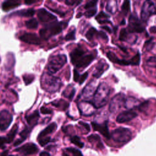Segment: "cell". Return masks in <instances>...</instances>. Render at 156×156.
I'll use <instances>...</instances> for the list:
<instances>
[{
	"mask_svg": "<svg viewBox=\"0 0 156 156\" xmlns=\"http://www.w3.org/2000/svg\"><path fill=\"white\" fill-rule=\"evenodd\" d=\"M109 94L110 88L108 85L105 82L101 83L94 92L91 104L96 108L103 107L107 102Z\"/></svg>",
	"mask_w": 156,
	"mask_h": 156,
	"instance_id": "cell-1",
	"label": "cell"
},
{
	"mask_svg": "<svg viewBox=\"0 0 156 156\" xmlns=\"http://www.w3.org/2000/svg\"><path fill=\"white\" fill-rule=\"evenodd\" d=\"M63 26L66 27L65 23L53 22L40 30V36L43 39L47 40L51 37L57 35L61 32L62 31Z\"/></svg>",
	"mask_w": 156,
	"mask_h": 156,
	"instance_id": "cell-2",
	"label": "cell"
},
{
	"mask_svg": "<svg viewBox=\"0 0 156 156\" xmlns=\"http://www.w3.org/2000/svg\"><path fill=\"white\" fill-rule=\"evenodd\" d=\"M66 57L65 55L58 54L52 56L48 63L47 68L49 74H54L60 69L66 62Z\"/></svg>",
	"mask_w": 156,
	"mask_h": 156,
	"instance_id": "cell-3",
	"label": "cell"
},
{
	"mask_svg": "<svg viewBox=\"0 0 156 156\" xmlns=\"http://www.w3.org/2000/svg\"><path fill=\"white\" fill-rule=\"evenodd\" d=\"M110 136L118 143H127L132 139V133L129 129L120 127L113 130Z\"/></svg>",
	"mask_w": 156,
	"mask_h": 156,
	"instance_id": "cell-4",
	"label": "cell"
},
{
	"mask_svg": "<svg viewBox=\"0 0 156 156\" xmlns=\"http://www.w3.org/2000/svg\"><path fill=\"white\" fill-rule=\"evenodd\" d=\"M153 15H156V4L151 1H144L141 11L142 21H147L149 18Z\"/></svg>",
	"mask_w": 156,
	"mask_h": 156,
	"instance_id": "cell-5",
	"label": "cell"
},
{
	"mask_svg": "<svg viewBox=\"0 0 156 156\" xmlns=\"http://www.w3.org/2000/svg\"><path fill=\"white\" fill-rule=\"evenodd\" d=\"M126 98L124 94L120 93L116 94L111 100L109 105V110L112 113H116L122 106H124Z\"/></svg>",
	"mask_w": 156,
	"mask_h": 156,
	"instance_id": "cell-6",
	"label": "cell"
},
{
	"mask_svg": "<svg viewBox=\"0 0 156 156\" xmlns=\"http://www.w3.org/2000/svg\"><path fill=\"white\" fill-rule=\"evenodd\" d=\"M128 30L132 33H141L144 30V27L136 16L131 15L129 19Z\"/></svg>",
	"mask_w": 156,
	"mask_h": 156,
	"instance_id": "cell-7",
	"label": "cell"
},
{
	"mask_svg": "<svg viewBox=\"0 0 156 156\" xmlns=\"http://www.w3.org/2000/svg\"><path fill=\"white\" fill-rule=\"evenodd\" d=\"M13 119L12 115L6 110H3L0 113V130H5L10 125Z\"/></svg>",
	"mask_w": 156,
	"mask_h": 156,
	"instance_id": "cell-8",
	"label": "cell"
},
{
	"mask_svg": "<svg viewBox=\"0 0 156 156\" xmlns=\"http://www.w3.org/2000/svg\"><path fill=\"white\" fill-rule=\"evenodd\" d=\"M137 116V113L132 110H127L120 113L116 117V121L119 123H124L131 121Z\"/></svg>",
	"mask_w": 156,
	"mask_h": 156,
	"instance_id": "cell-9",
	"label": "cell"
},
{
	"mask_svg": "<svg viewBox=\"0 0 156 156\" xmlns=\"http://www.w3.org/2000/svg\"><path fill=\"white\" fill-rule=\"evenodd\" d=\"M38 151V147L34 143H32L25 144L21 147L15 149V151L20 152L24 155L33 154L37 152Z\"/></svg>",
	"mask_w": 156,
	"mask_h": 156,
	"instance_id": "cell-10",
	"label": "cell"
},
{
	"mask_svg": "<svg viewBox=\"0 0 156 156\" xmlns=\"http://www.w3.org/2000/svg\"><path fill=\"white\" fill-rule=\"evenodd\" d=\"M92 127L94 130L98 131L101 133L104 136L109 139L110 138V134L108 132V129L107 126V122L105 121L102 124H98L94 122H91Z\"/></svg>",
	"mask_w": 156,
	"mask_h": 156,
	"instance_id": "cell-11",
	"label": "cell"
},
{
	"mask_svg": "<svg viewBox=\"0 0 156 156\" xmlns=\"http://www.w3.org/2000/svg\"><path fill=\"white\" fill-rule=\"evenodd\" d=\"M46 78L44 83L47 90L50 91H57L60 85V80L54 77H47Z\"/></svg>",
	"mask_w": 156,
	"mask_h": 156,
	"instance_id": "cell-12",
	"label": "cell"
},
{
	"mask_svg": "<svg viewBox=\"0 0 156 156\" xmlns=\"http://www.w3.org/2000/svg\"><path fill=\"white\" fill-rule=\"evenodd\" d=\"M37 13L38 19L42 23H48L57 19L55 16L51 14L44 9H40Z\"/></svg>",
	"mask_w": 156,
	"mask_h": 156,
	"instance_id": "cell-13",
	"label": "cell"
},
{
	"mask_svg": "<svg viewBox=\"0 0 156 156\" xmlns=\"http://www.w3.org/2000/svg\"><path fill=\"white\" fill-rule=\"evenodd\" d=\"M20 40L23 42L32 44H40V40L38 37L35 34L26 33L19 37Z\"/></svg>",
	"mask_w": 156,
	"mask_h": 156,
	"instance_id": "cell-14",
	"label": "cell"
},
{
	"mask_svg": "<svg viewBox=\"0 0 156 156\" xmlns=\"http://www.w3.org/2000/svg\"><path fill=\"white\" fill-rule=\"evenodd\" d=\"M85 52L84 51L78 47L75 48L71 53H70V57L71 62L73 65H76V64L77 63V62L83 57L84 56Z\"/></svg>",
	"mask_w": 156,
	"mask_h": 156,
	"instance_id": "cell-15",
	"label": "cell"
},
{
	"mask_svg": "<svg viewBox=\"0 0 156 156\" xmlns=\"http://www.w3.org/2000/svg\"><path fill=\"white\" fill-rule=\"evenodd\" d=\"M107 57L111 62L115 63L116 64L122 65V66H127L131 65L130 60H121L118 58V57L115 55V54L112 51H108L107 53Z\"/></svg>",
	"mask_w": 156,
	"mask_h": 156,
	"instance_id": "cell-16",
	"label": "cell"
},
{
	"mask_svg": "<svg viewBox=\"0 0 156 156\" xmlns=\"http://www.w3.org/2000/svg\"><path fill=\"white\" fill-rule=\"evenodd\" d=\"M140 104V102L137 99L133 97H129L126 99L124 104V107L127 110H131L132 109L138 107Z\"/></svg>",
	"mask_w": 156,
	"mask_h": 156,
	"instance_id": "cell-17",
	"label": "cell"
},
{
	"mask_svg": "<svg viewBox=\"0 0 156 156\" xmlns=\"http://www.w3.org/2000/svg\"><path fill=\"white\" fill-rule=\"evenodd\" d=\"M94 60V56L91 54L86 55L83 56L76 64V67L84 68L89 65Z\"/></svg>",
	"mask_w": 156,
	"mask_h": 156,
	"instance_id": "cell-18",
	"label": "cell"
},
{
	"mask_svg": "<svg viewBox=\"0 0 156 156\" xmlns=\"http://www.w3.org/2000/svg\"><path fill=\"white\" fill-rule=\"evenodd\" d=\"M20 5V2L17 1H5L2 4V9L4 12L9 11L11 9H15Z\"/></svg>",
	"mask_w": 156,
	"mask_h": 156,
	"instance_id": "cell-19",
	"label": "cell"
},
{
	"mask_svg": "<svg viewBox=\"0 0 156 156\" xmlns=\"http://www.w3.org/2000/svg\"><path fill=\"white\" fill-rule=\"evenodd\" d=\"M39 113L38 110H35L33 113H32L30 115L26 116V119L27 122V123L30 126H34L37 124L38 120L39 119Z\"/></svg>",
	"mask_w": 156,
	"mask_h": 156,
	"instance_id": "cell-20",
	"label": "cell"
},
{
	"mask_svg": "<svg viewBox=\"0 0 156 156\" xmlns=\"http://www.w3.org/2000/svg\"><path fill=\"white\" fill-rule=\"evenodd\" d=\"M57 129V124L55 122L50 124L48 127H46L43 130H42L38 135V139L46 137V136L49 133H52Z\"/></svg>",
	"mask_w": 156,
	"mask_h": 156,
	"instance_id": "cell-21",
	"label": "cell"
},
{
	"mask_svg": "<svg viewBox=\"0 0 156 156\" xmlns=\"http://www.w3.org/2000/svg\"><path fill=\"white\" fill-rule=\"evenodd\" d=\"M105 64L104 63L99 62L98 65L96 66L95 71L93 74V76L96 78H99L101 76V75L104 73V72L106 70L107 68L105 67Z\"/></svg>",
	"mask_w": 156,
	"mask_h": 156,
	"instance_id": "cell-22",
	"label": "cell"
},
{
	"mask_svg": "<svg viewBox=\"0 0 156 156\" xmlns=\"http://www.w3.org/2000/svg\"><path fill=\"white\" fill-rule=\"evenodd\" d=\"M88 140L90 142L92 143H96V146L99 149H102L104 147V146H103V144L101 142V138L98 135H96V134H92L91 135H90L88 137Z\"/></svg>",
	"mask_w": 156,
	"mask_h": 156,
	"instance_id": "cell-23",
	"label": "cell"
},
{
	"mask_svg": "<svg viewBox=\"0 0 156 156\" xmlns=\"http://www.w3.org/2000/svg\"><path fill=\"white\" fill-rule=\"evenodd\" d=\"M34 13H35V10L33 9H23V10L17 11L12 15L16 14L17 15L21 16L30 17V16H32L34 15Z\"/></svg>",
	"mask_w": 156,
	"mask_h": 156,
	"instance_id": "cell-24",
	"label": "cell"
},
{
	"mask_svg": "<svg viewBox=\"0 0 156 156\" xmlns=\"http://www.w3.org/2000/svg\"><path fill=\"white\" fill-rule=\"evenodd\" d=\"M107 10L110 12V13L114 14L116 13L118 9V3L116 1H108L106 6Z\"/></svg>",
	"mask_w": 156,
	"mask_h": 156,
	"instance_id": "cell-25",
	"label": "cell"
},
{
	"mask_svg": "<svg viewBox=\"0 0 156 156\" xmlns=\"http://www.w3.org/2000/svg\"><path fill=\"white\" fill-rule=\"evenodd\" d=\"M17 130H18V126L16 124H15L7 135L6 141L7 143H10L13 140L16 134Z\"/></svg>",
	"mask_w": 156,
	"mask_h": 156,
	"instance_id": "cell-26",
	"label": "cell"
},
{
	"mask_svg": "<svg viewBox=\"0 0 156 156\" xmlns=\"http://www.w3.org/2000/svg\"><path fill=\"white\" fill-rule=\"evenodd\" d=\"M110 18L107 14L104 13V12H101L96 17V20L101 24H104L106 23H110L108 19Z\"/></svg>",
	"mask_w": 156,
	"mask_h": 156,
	"instance_id": "cell-27",
	"label": "cell"
},
{
	"mask_svg": "<svg viewBox=\"0 0 156 156\" xmlns=\"http://www.w3.org/2000/svg\"><path fill=\"white\" fill-rule=\"evenodd\" d=\"M26 26L28 29H35L38 26V22L36 19L32 18L26 22Z\"/></svg>",
	"mask_w": 156,
	"mask_h": 156,
	"instance_id": "cell-28",
	"label": "cell"
},
{
	"mask_svg": "<svg viewBox=\"0 0 156 156\" xmlns=\"http://www.w3.org/2000/svg\"><path fill=\"white\" fill-rule=\"evenodd\" d=\"M71 143H73V144H74L75 145H76L77 147L82 148L83 147L84 144L80 141L79 137H78L77 136H74L71 138Z\"/></svg>",
	"mask_w": 156,
	"mask_h": 156,
	"instance_id": "cell-29",
	"label": "cell"
},
{
	"mask_svg": "<svg viewBox=\"0 0 156 156\" xmlns=\"http://www.w3.org/2000/svg\"><path fill=\"white\" fill-rule=\"evenodd\" d=\"M97 32L98 31L96 30V29L94 27H91L90 28L88 31L86 33V37L87 38L88 40H91L94 37V35L95 34H97Z\"/></svg>",
	"mask_w": 156,
	"mask_h": 156,
	"instance_id": "cell-30",
	"label": "cell"
},
{
	"mask_svg": "<svg viewBox=\"0 0 156 156\" xmlns=\"http://www.w3.org/2000/svg\"><path fill=\"white\" fill-rule=\"evenodd\" d=\"M128 38V34L127 32V29L125 28H123L119 32V40L122 41H127Z\"/></svg>",
	"mask_w": 156,
	"mask_h": 156,
	"instance_id": "cell-31",
	"label": "cell"
},
{
	"mask_svg": "<svg viewBox=\"0 0 156 156\" xmlns=\"http://www.w3.org/2000/svg\"><path fill=\"white\" fill-rule=\"evenodd\" d=\"M130 65H138L140 62V54L138 52L135 55H134L130 60Z\"/></svg>",
	"mask_w": 156,
	"mask_h": 156,
	"instance_id": "cell-32",
	"label": "cell"
},
{
	"mask_svg": "<svg viewBox=\"0 0 156 156\" xmlns=\"http://www.w3.org/2000/svg\"><path fill=\"white\" fill-rule=\"evenodd\" d=\"M146 65L151 68H156V57H151L146 61Z\"/></svg>",
	"mask_w": 156,
	"mask_h": 156,
	"instance_id": "cell-33",
	"label": "cell"
},
{
	"mask_svg": "<svg viewBox=\"0 0 156 156\" xmlns=\"http://www.w3.org/2000/svg\"><path fill=\"white\" fill-rule=\"evenodd\" d=\"M23 80L26 85H29L34 80V76L31 74H26L23 76Z\"/></svg>",
	"mask_w": 156,
	"mask_h": 156,
	"instance_id": "cell-34",
	"label": "cell"
},
{
	"mask_svg": "<svg viewBox=\"0 0 156 156\" xmlns=\"http://www.w3.org/2000/svg\"><path fill=\"white\" fill-rule=\"evenodd\" d=\"M66 150L70 152L71 153H72L73 156H83L80 151H79L77 149H76L74 147H68L66 148Z\"/></svg>",
	"mask_w": 156,
	"mask_h": 156,
	"instance_id": "cell-35",
	"label": "cell"
},
{
	"mask_svg": "<svg viewBox=\"0 0 156 156\" xmlns=\"http://www.w3.org/2000/svg\"><path fill=\"white\" fill-rule=\"evenodd\" d=\"M130 9V1H124L122 5V11L125 14L127 13Z\"/></svg>",
	"mask_w": 156,
	"mask_h": 156,
	"instance_id": "cell-36",
	"label": "cell"
},
{
	"mask_svg": "<svg viewBox=\"0 0 156 156\" xmlns=\"http://www.w3.org/2000/svg\"><path fill=\"white\" fill-rule=\"evenodd\" d=\"M75 32L76 30L74 29L68 33V34L65 36V39L66 41H70L75 40Z\"/></svg>",
	"mask_w": 156,
	"mask_h": 156,
	"instance_id": "cell-37",
	"label": "cell"
},
{
	"mask_svg": "<svg viewBox=\"0 0 156 156\" xmlns=\"http://www.w3.org/2000/svg\"><path fill=\"white\" fill-rule=\"evenodd\" d=\"M50 140H51V138L49 136H46V137L39 138L38 139V143H39L40 146H44L46 144H48L50 141Z\"/></svg>",
	"mask_w": 156,
	"mask_h": 156,
	"instance_id": "cell-38",
	"label": "cell"
},
{
	"mask_svg": "<svg viewBox=\"0 0 156 156\" xmlns=\"http://www.w3.org/2000/svg\"><path fill=\"white\" fill-rule=\"evenodd\" d=\"M96 13V9H91L88 10L85 12V16L87 18H91Z\"/></svg>",
	"mask_w": 156,
	"mask_h": 156,
	"instance_id": "cell-39",
	"label": "cell"
},
{
	"mask_svg": "<svg viewBox=\"0 0 156 156\" xmlns=\"http://www.w3.org/2000/svg\"><path fill=\"white\" fill-rule=\"evenodd\" d=\"M98 1H89L85 5V9H91L92 8L94 7L96 5V4H97Z\"/></svg>",
	"mask_w": 156,
	"mask_h": 156,
	"instance_id": "cell-40",
	"label": "cell"
},
{
	"mask_svg": "<svg viewBox=\"0 0 156 156\" xmlns=\"http://www.w3.org/2000/svg\"><path fill=\"white\" fill-rule=\"evenodd\" d=\"M30 132V129H29L28 127H26L20 133V135L21 136V138L26 140V138H27V135L29 134Z\"/></svg>",
	"mask_w": 156,
	"mask_h": 156,
	"instance_id": "cell-41",
	"label": "cell"
},
{
	"mask_svg": "<svg viewBox=\"0 0 156 156\" xmlns=\"http://www.w3.org/2000/svg\"><path fill=\"white\" fill-rule=\"evenodd\" d=\"M154 45V43L153 41V39H150L149 40H147L145 43V46H146V51H150L152 49L153 46Z\"/></svg>",
	"mask_w": 156,
	"mask_h": 156,
	"instance_id": "cell-42",
	"label": "cell"
},
{
	"mask_svg": "<svg viewBox=\"0 0 156 156\" xmlns=\"http://www.w3.org/2000/svg\"><path fill=\"white\" fill-rule=\"evenodd\" d=\"M88 77V73L87 72H85L83 74H82L80 76V78H79V83L80 85L82 84L83 83V82L86 80L87 77Z\"/></svg>",
	"mask_w": 156,
	"mask_h": 156,
	"instance_id": "cell-43",
	"label": "cell"
},
{
	"mask_svg": "<svg viewBox=\"0 0 156 156\" xmlns=\"http://www.w3.org/2000/svg\"><path fill=\"white\" fill-rule=\"evenodd\" d=\"M97 35L99 37H100L101 38L105 40V41H108V37L107 36V35L102 31H99L98 32Z\"/></svg>",
	"mask_w": 156,
	"mask_h": 156,
	"instance_id": "cell-44",
	"label": "cell"
},
{
	"mask_svg": "<svg viewBox=\"0 0 156 156\" xmlns=\"http://www.w3.org/2000/svg\"><path fill=\"white\" fill-rule=\"evenodd\" d=\"M40 112L41 113L43 114H51L52 113V110L49 109V108H45L44 107H41L40 108Z\"/></svg>",
	"mask_w": 156,
	"mask_h": 156,
	"instance_id": "cell-45",
	"label": "cell"
},
{
	"mask_svg": "<svg viewBox=\"0 0 156 156\" xmlns=\"http://www.w3.org/2000/svg\"><path fill=\"white\" fill-rule=\"evenodd\" d=\"M73 73H74V80L76 81V82H79V78H80V75L79 74V73L77 72V71L74 69V71H73Z\"/></svg>",
	"mask_w": 156,
	"mask_h": 156,
	"instance_id": "cell-46",
	"label": "cell"
},
{
	"mask_svg": "<svg viewBox=\"0 0 156 156\" xmlns=\"http://www.w3.org/2000/svg\"><path fill=\"white\" fill-rule=\"evenodd\" d=\"M136 38H137V37H136V36L132 35V36H130L129 37L127 38V41H129L130 43H134L136 41Z\"/></svg>",
	"mask_w": 156,
	"mask_h": 156,
	"instance_id": "cell-47",
	"label": "cell"
},
{
	"mask_svg": "<svg viewBox=\"0 0 156 156\" xmlns=\"http://www.w3.org/2000/svg\"><path fill=\"white\" fill-rule=\"evenodd\" d=\"M79 124L80 125L83 126L84 128L87 130L88 132H90V126H89L87 123L83 122H82V121H79Z\"/></svg>",
	"mask_w": 156,
	"mask_h": 156,
	"instance_id": "cell-48",
	"label": "cell"
},
{
	"mask_svg": "<svg viewBox=\"0 0 156 156\" xmlns=\"http://www.w3.org/2000/svg\"><path fill=\"white\" fill-rule=\"evenodd\" d=\"M81 1H73V0H67L65 1V4H67L68 5H73L76 3H80Z\"/></svg>",
	"mask_w": 156,
	"mask_h": 156,
	"instance_id": "cell-49",
	"label": "cell"
},
{
	"mask_svg": "<svg viewBox=\"0 0 156 156\" xmlns=\"http://www.w3.org/2000/svg\"><path fill=\"white\" fill-rule=\"evenodd\" d=\"M5 143H7L6 138L3 136H0V147H2L4 145Z\"/></svg>",
	"mask_w": 156,
	"mask_h": 156,
	"instance_id": "cell-50",
	"label": "cell"
},
{
	"mask_svg": "<svg viewBox=\"0 0 156 156\" xmlns=\"http://www.w3.org/2000/svg\"><path fill=\"white\" fill-rule=\"evenodd\" d=\"M24 140H25L23 139V138H20V139H18V140L14 143V144H13V145H14L15 146H18V145L20 144L21 143H23Z\"/></svg>",
	"mask_w": 156,
	"mask_h": 156,
	"instance_id": "cell-51",
	"label": "cell"
},
{
	"mask_svg": "<svg viewBox=\"0 0 156 156\" xmlns=\"http://www.w3.org/2000/svg\"><path fill=\"white\" fill-rule=\"evenodd\" d=\"M74 93H75V90H74V89H73V90H72V91H71L69 95L68 96V98H69V99H71H71H73V98L74 95Z\"/></svg>",
	"mask_w": 156,
	"mask_h": 156,
	"instance_id": "cell-52",
	"label": "cell"
},
{
	"mask_svg": "<svg viewBox=\"0 0 156 156\" xmlns=\"http://www.w3.org/2000/svg\"><path fill=\"white\" fill-rule=\"evenodd\" d=\"M101 28H102V29H105V30H107V31L109 33H111V32H112V30H111L110 28L108 27V26H101Z\"/></svg>",
	"mask_w": 156,
	"mask_h": 156,
	"instance_id": "cell-53",
	"label": "cell"
},
{
	"mask_svg": "<svg viewBox=\"0 0 156 156\" xmlns=\"http://www.w3.org/2000/svg\"><path fill=\"white\" fill-rule=\"evenodd\" d=\"M40 156H51L50 154L45 151H43L40 154Z\"/></svg>",
	"mask_w": 156,
	"mask_h": 156,
	"instance_id": "cell-54",
	"label": "cell"
},
{
	"mask_svg": "<svg viewBox=\"0 0 156 156\" xmlns=\"http://www.w3.org/2000/svg\"><path fill=\"white\" fill-rule=\"evenodd\" d=\"M37 2L36 1H24V3L27 5H30L31 4H34V3H35Z\"/></svg>",
	"mask_w": 156,
	"mask_h": 156,
	"instance_id": "cell-55",
	"label": "cell"
},
{
	"mask_svg": "<svg viewBox=\"0 0 156 156\" xmlns=\"http://www.w3.org/2000/svg\"><path fill=\"white\" fill-rule=\"evenodd\" d=\"M150 32H152V33H155L156 32V27L155 26H154V27H152L150 28Z\"/></svg>",
	"mask_w": 156,
	"mask_h": 156,
	"instance_id": "cell-56",
	"label": "cell"
},
{
	"mask_svg": "<svg viewBox=\"0 0 156 156\" xmlns=\"http://www.w3.org/2000/svg\"><path fill=\"white\" fill-rule=\"evenodd\" d=\"M8 151H4L3 152H2L1 156H7Z\"/></svg>",
	"mask_w": 156,
	"mask_h": 156,
	"instance_id": "cell-57",
	"label": "cell"
},
{
	"mask_svg": "<svg viewBox=\"0 0 156 156\" xmlns=\"http://www.w3.org/2000/svg\"><path fill=\"white\" fill-rule=\"evenodd\" d=\"M62 156H68L66 154H65V153H63V154H62Z\"/></svg>",
	"mask_w": 156,
	"mask_h": 156,
	"instance_id": "cell-58",
	"label": "cell"
},
{
	"mask_svg": "<svg viewBox=\"0 0 156 156\" xmlns=\"http://www.w3.org/2000/svg\"><path fill=\"white\" fill-rule=\"evenodd\" d=\"M9 156H12V155H9Z\"/></svg>",
	"mask_w": 156,
	"mask_h": 156,
	"instance_id": "cell-59",
	"label": "cell"
}]
</instances>
